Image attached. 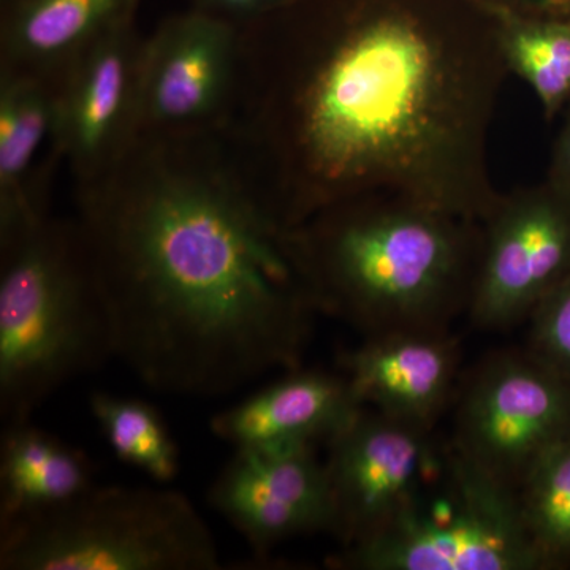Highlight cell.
Returning <instances> with one entry per match:
<instances>
[{
  "mask_svg": "<svg viewBox=\"0 0 570 570\" xmlns=\"http://www.w3.org/2000/svg\"><path fill=\"white\" fill-rule=\"evenodd\" d=\"M238 28L220 135L279 230L371 197L489 219L490 127L510 73L489 10L294 0Z\"/></svg>",
  "mask_w": 570,
  "mask_h": 570,
  "instance_id": "1",
  "label": "cell"
},
{
  "mask_svg": "<svg viewBox=\"0 0 570 570\" xmlns=\"http://www.w3.org/2000/svg\"><path fill=\"white\" fill-rule=\"evenodd\" d=\"M75 204L115 356L142 384L214 397L299 366L316 311L223 135L140 134Z\"/></svg>",
  "mask_w": 570,
  "mask_h": 570,
  "instance_id": "2",
  "label": "cell"
},
{
  "mask_svg": "<svg viewBox=\"0 0 570 570\" xmlns=\"http://www.w3.org/2000/svg\"><path fill=\"white\" fill-rule=\"evenodd\" d=\"M483 224L403 198L346 202L283 232L307 302L366 337L449 332L468 311Z\"/></svg>",
  "mask_w": 570,
  "mask_h": 570,
  "instance_id": "3",
  "label": "cell"
},
{
  "mask_svg": "<svg viewBox=\"0 0 570 570\" xmlns=\"http://www.w3.org/2000/svg\"><path fill=\"white\" fill-rule=\"evenodd\" d=\"M115 358L110 322L73 217L0 245V417L29 422L67 382Z\"/></svg>",
  "mask_w": 570,
  "mask_h": 570,
  "instance_id": "4",
  "label": "cell"
},
{
  "mask_svg": "<svg viewBox=\"0 0 570 570\" xmlns=\"http://www.w3.org/2000/svg\"><path fill=\"white\" fill-rule=\"evenodd\" d=\"M216 540L189 498L94 485L69 504L0 530L2 570H216Z\"/></svg>",
  "mask_w": 570,
  "mask_h": 570,
  "instance_id": "5",
  "label": "cell"
},
{
  "mask_svg": "<svg viewBox=\"0 0 570 570\" xmlns=\"http://www.w3.org/2000/svg\"><path fill=\"white\" fill-rule=\"evenodd\" d=\"M344 570H542L519 490L452 444L384 530L330 558Z\"/></svg>",
  "mask_w": 570,
  "mask_h": 570,
  "instance_id": "6",
  "label": "cell"
},
{
  "mask_svg": "<svg viewBox=\"0 0 570 570\" xmlns=\"http://www.w3.org/2000/svg\"><path fill=\"white\" fill-rule=\"evenodd\" d=\"M569 436L570 381L530 351L490 356L461 389L453 448L512 489Z\"/></svg>",
  "mask_w": 570,
  "mask_h": 570,
  "instance_id": "7",
  "label": "cell"
},
{
  "mask_svg": "<svg viewBox=\"0 0 570 570\" xmlns=\"http://www.w3.org/2000/svg\"><path fill=\"white\" fill-rule=\"evenodd\" d=\"M570 276V193L547 179L501 195L483 223L468 313L483 330H508Z\"/></svg>",
  "mask_w": 570,
  "mask_h": 570,
  "instance_id": "8",
  "label": "cell"
},
{
  "mask_svg": "<svg viewBox=\"0 0 570 570\" xmlns=\"http://www.w3.org/2000/svg\"><path fill=\"white\" fill-rule=\"evenodd\" d=\"M239 28L194 9L142 39L140 134H223L238 82Z\"/></svg>",
  "mask_w": 570,
  "mask_h": 570,
  "instance_id": "9",
  "label": "cell"
},
{
  "mask_svg": "<svg viewBox=\"0 0 570 570\" xmlns=\"http://www.w3.org/2000/svg\"><path fill=\"white\" fill-rule=\"evenodd\" d=\"M326 444L330 532L341 549L384 530L417 490L438 452L431 430L366 406Z\"/></svg>",
  "mask_w": 570,
  "mask_h": 570,
  "instance_id": "10",
  "label": "cell"
},
{
  "mask_svg": "<svg viewBox=\"0 0 570 570\" xmlns=\"http://www.w3.org/2000/svg\"><path fill=\"white\" fill-rule=\"evenodd\" d=\"M141 45L127 22L62 70L58 146L75 189L107 175L140 135Z\"/></svg>",
  "mask_w": 570,
  "mask_h": 570,
  "instance_id": "11",
  "label": "cell"
},
{
  "mask_svg": "<svg viewBox=\"0 0 570 570\" xmlns=\"http://www.w3.org/2000/svg\"><path fill=\"white\" fill-rule=\"evenodd\" d=\"M314 448L236 449L209 487V505L255 553L299 535L330 532L328 478Z\"/></svg>",
  "mask_w": 570,
  "mask_h": 570,
  "instance_id": "12",
  "label": "cell"
},
{
  "mask_svg": "<svg viewBox=\"0 0 570 570\" xmlns=\"http://www.w3.org/2000/svg\"><path fill=\"white\" fill-rule=\"evenodd\" d=\"M61 82L62 70L0 67V245L50 217Z\"/></svg>",
  "mask_w": 570,
  "mask_h": 570,
  "instance_id": "13",
  "label": "cell"
},
{
  "mask_svg": "<svg viewBox=\"0 0 570 570\" xmlns=\"http://www.w3.org/2000/svg\"><path fill=\"white\" fill-rule=\"evenodd\" d=\"M459 363V344L449 332L371 336L340 358L363 406L426 430L452 400Z\"/></svg>",
  "mask_w": 570,
  "mask_h": 570,
  "instance_id": "14",
  "label": "cell"
},
{
  "mask_svg": "<svg viewBox=\"0 0 570 570\" xmlns=\"http://www.w3.org/2000/svg\"><path fill=\"white\" fill-rule=\"evenodd\" d=\"M363 407L346 377L296 367L214 415L209 428L235 450L302 448L328 442Z\"/></svg>",
  "mask_w": 570,
  "mask_h": 570,
  "instance_id": "15",
  "label": "cell"
},
{
  "mask_svg": "<svg viewBox=\"0 0 570 570\" xmlns=\"http://www.w3.org/2000/svg\"><path fill=\"white\" fill-rule=\"evenodd\" d=\"M141 0H2L0 67L59 71L105 33L135 21Z\"/></svg>",
  "mask_w": 570,
  "mask_h": 570,
  "instance_id": "16",
  "label": "cell"
},
{
  "mask_svg": "<svg viewBox=\"0 0 570 570\" xmlns=\"http://www.w3.org/2000/svg\"><path fill=\"white\" fill-rule=\"evenodd\" d=\"M96 485L85 450L29 422L3 426L0 441V530L31 520Z\"/></svg>",
  "mask_w": 570,
  "mask_h": 570,
  "instance_id": "17",
  "label": "cell"
},
{
  "mask_svg": "<svg viewBox=\"0 0 570 570\" xmlns=\"http://www.w3.org/2000/svg\"><path fill=\"white\" fill-rule=\"evenodd\" d=\"M490 13L505 66L530 85L550 121L570 99V18L530 10Z\"/></svg>",
  "mask_w": 570,
  "mask_h": 570,
  "instance_id": "18",
  "label": "cell"
},
{
  "mask_svg": "<svg viewBox=\"0 0 570 570\" xmlns=\"http://www.w3.org/2000/svg\"><path fill=\"white\" fill-rule=\"evenodd\" d=\"M89 407L115 455L157 483L179 472V449L167 423L148 401L94 392Z\"/></svg>",
  "mask_w": 570,
  "mask_h": 570,
  "instance_id": "19",
  "label": "cell"
},
{
  "mask_svg": "<svg viewBox=\"0 0 570 570\" xmlns=\"http://www.w3.org/2000/svg\"><path fill=\"white\" fill-rule=\"evenodd\" d=\"M521 515L542 570L570 566V436L539 461L519 490Z\"/></svg>",
  "mask_w": 570,
  "mask_h": 570,
  "instance_id": "20",
  "label": "cell"
},
{
  "mask_svg": "<svg viewBox=\"0 0 570 570\" xmlns=\"http://www.w3.org/2000/svg\"><path fill=\"white\" fill-rule=\"evenodd\" d=\"M530 321L528 351L570 381V276L535 306Z\"/></svg>",
  "mask_w": 570,
  "mask_h": 570,
  "instance_id": "21",
  "label": "cell"
},
{
  "mask_svg": "<svg viewBox=\"0 0 570 570\" xmlns=\"http://www.w3.org/2000/svg\"><path fill=\"white\" fill-rule=\"evenodd\" d=\"M292 2L294 0H193V7L242 24L283 9Z\"/></svg>",
  "mask_w": 570,
  "mask_h": 570,
  "instance_id": "22",
  "label": "cell"
},
{
  "mask_svg": "<svg viewBox=\"0 0 570 570\" xmlns=\"http://www.w3.org/2000/svg\"><path fill=\"white\" fill-rule=\"evenodd\" d=\"M547 179L553 183L554 186L561 187L566 193H570V115L564 127H562L560 137L554 142L549 178Z\"/></svg>",
  "mask_w": 570,
  "mask_h": 570,
  "instance_id": "23",
  "label": "cell"
},
{
  "mask_svg": "<svg viewBox=\"0 0 570 570\" xmlns=\"http://www.w3.org/2000/svg\"><path fill=\"white\" fill-rule=\"evenodd\" d=\"M489 11L510 9L540 11L534 0H475Z\"/></svg>",
  "mask_w": 570,
  "mask_h": 570,
  "instance_id": "24",
  "label": "cell"
},
{
  "mask_svg": "<svg viewBox=\"0 0 570 570\" xmlns=\"http://www.w3.org/2000/svg\"><path fill=\"white\" fill-rule=\"evenodd\" d=\"M542 13L561 14L568 13L569 0H534Z\"/></svg>",
  "mask_w": 570,
  "mask_h": 570,
  "instance_id": "25",
  "label": "cell"
},
{
  "mask_svg": "<svg viewBox=\"0 0 570 570\" xmlns=\"http://www.w3.org/2000/svg\"><path fill=\"white\" fill-rule=\"evenodd\" d=\"M566 17L570 18V0H569L568 13H566Z\"/></svg>",
  "mask_w": 570,
  "mask_h": 570,
  "instance_id": "26",
  "label": "cell"
}]
</instances>
